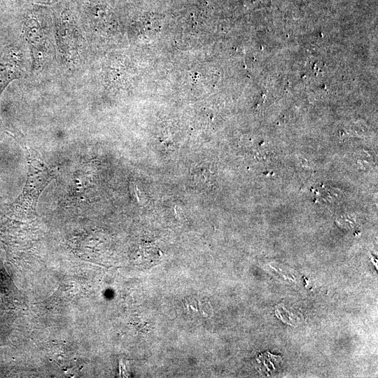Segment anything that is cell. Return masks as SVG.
Instances as JSON below:
<instances>
[{"label":"cell","mask_w":378,"mask_h":378,"mask_svg":"<svg viewBox=\"0 0 378 378\" xmlns=\"http://www.w3.org/2000/svg\"><path fill=\"white\" fill-rule=\"evenodd\" d=\"M23 29L31 50L33 65L36 68L44 62L47 52L43 29L35 18L27 15L24 20Z\"/></svg>","instance_id":"7a4b0ae2"},{"label":"cell","mask_w":378,"mask_h":378,"mask_svg":"<svg viewBox=\"0 0 378 378\" xmlns=\"http://www.w3.org/2000/svg\"><path fill=\"white\" fill-rule=\"evenodd\" d=\"M24 69L22 48L14 43L6 46L0 54V97L12 81L22 77Z\"/></svg>","instance_id":"6da1fadb"},{"label":"cell","mask_w":378,"mask_h":378,"mask_svg":"<svg viewBox=\"0 0 378 378\" xmlns=\"http://www.w3.org/2000/svg\"><path fill=\"white\" fill-rule=\"evenodd\" d=\"M259 364L264 367L262 370L263 372L270 374L271 371L276 370L275 363H280L281 358L279 356L272 355L270 353H265L259 356L257 358Z\"/></svg>","instance_id":"277c9868"},{"label":"cell","mask_w":378,"mask_h":378,"mask_svg":"<svg viewBox=\"0 0 378 378\" xmlns=\"http://www.w3.org/2000/svg\"><path fill=\"white\" fill-rule=\"evenodd\" d=\"M76 31V28L71 25L69 21L62 20L58 23V41L61 48L66 54L71 51L76 52L78 41Z\"/></svg>","instance_id":"3957f363"},{"label":"cell","mask_w":378,"mask_h":378,"mask_svg":"<svg viewBox=\"0 0 378 378\" xmlns=\"http://www.w3.org/2000/svg\"><path fill=\"white\" fill-rule=\"evenodd\" d=\"M4 0H0V4H1Z\"/></svg>","instance_id":"5b68a950"}]
</instances>
